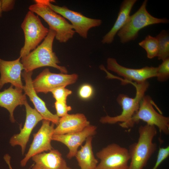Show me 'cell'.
<instances>
[{
	"label": "cell",
	"mask_w": 169,
	"mask_h": 169,
	"mask_svg": "<svg viewBox=\"0 0 169 169\" xmlns=\"http://www.w3.org/2000/svg\"><path fill=\"white\" fill-rule=\"evenodd\" d=\"M55 35L54 31L49 29L48 33L42 43L27 55L21 58L24 71H33L38 68L49 66L57 69L61 73L67 74L66 68L58 64L60 62L53 51Z\"/></svg>",
	"instance_id": "1"
},
{
	"label": "cell",
	"mask_w": 169,
	"mask_h": 169,
	"mask_svg": "<svg viewBox=\"0 0 169 169\" xmlns=\"http://www.w3.org/2000/svg\"><path fill=\"white\" fill-rule=\"evenodd\" d=\"M130 83L136 88V93L134 97H130L124 94H119L116 100L121 107L122 111L121 114L115 116L106 115L102 117L100 120V123L103 124H113L120 122L119 125L123 128H129L133 127L132 118L138 111L140 101L145 95L149 84L147 81L141 83L132 82L128 83Z\"/></svg>",
	"instance_id": "2"
},
{
	"label": "cell",
	"mask_w": 169,
	"mask_h": 169,
	"mask_svg": "<svg viewBox=\"0 0 169 169\" xmlns=\"http://www.w3.org/2000/svg\"><path fill=\"white\" fill-rule=\"evenodd\" d=\"M137 141L130 145L128 150L131 162L128 169H143L157 149L153 140L157 134L156 126L146 124L139 128Z\"/></svg>",
	"instance_id": "3"
},
{
	"label": "cell",
	"mask_w": 169,
	"mask_h": 169,
	"mask_svg": "<svg viewBox=\"0 0 169 169\" xmlns=\"http://www.w3.org/2000/svg\"><path fill=\"white\" fill-rule=\"evenodd\" d=\"M52 0H35L29 7V11L41 17L56 33L55 38L60 43H66L72 38L75 32L73 27L63 16L53 11L49 3Z\"/></svg>",
	"instance_id": "4"
},
{
	"label": "cell",
	"mask_w": 169,
	"mask_h": 169,
	"mask_svg": "<svg viewBox=\"0 0 169 169\" xmlns=\"http://www.w3.org/2000/svg\"><path fill=\"white\" fill-rule=\"evenodd\" d=\"M148 1L144 0L139 8L130 16L126 23L117 33L120 42L125 43L136 39L139 31L148 26L160 23H166L169 20L152 16L146 10Z\"/></svg>",
	"instance_id": "5"
},
{
	"label": "cell",
	"mask_w": 169,
	"mask_h": 169,
	"mask_svg": "<svg viewBox=\"0 0 169 169\" xmlns=\"http://www.w3.org/2000/svg\"><path fill=\"white\" fill-rule=\"evenodd\" d=\"M24 35V44L20 52L21 58L35 49L46 37L49 29L43 24L38 15L29 11L21 24Z\"/></svg>",
	"instance_id": "6"
},
{
	"label": "cell",
	"mask_w": 169,
	"mask_h": 169,
	"mask_svg": "<svg viewBox=\"0 0 169 169\" xmlns=\"http://www.w3.org/2000/svg\"><path fill=\"white\" fill-rule=\"evenodd\" d=\"M154 106L157 107L151 97L145 95L140 101L138 111L132 118V123L134 125L140 120H142L147 124L157 127L160 133L167 135L169 133V118L157 112Z\"/></svg>",
	"instance_id": "7"
},
{
	"label": "cell",
	"mask_w": 169,
	"mask_h": 169,
	"mask_svg": "<svg viewBox=\"0 0 169 169\" xmlns=\"http://www.w3.org/2000/svg\"><path fill=\"white\" fill-rule=\"evenodd\" d=\"M100 160L96 169H128L130 160L128 150L113 143L103 148L96 153Z\"/></svg>",
	"instance_id": "8"
},
{
	"label": "cell",
	"mask_w": 169,
	"mask_h": 169,
	"mask_svg": "<svg viewBox=\"0 0 169 169\" xmlns=\"http://www.w3.org/2000/svg\"><path fill=\"white\" fill-rule=\"evenodd\" d=\"M78 76L76 74H68L51 72L48 68L44 69L33 80L32 83L37 93L47 94L56 87L64 86L75 83Z\"/></svg>",
	"instance_id": "9"
},
{
	"label": "cell",
	"mask_w": 169,
	"mask_h": 169,
	"mask_svg": "<svg viewBox=\"0 0 169 169\" xmlns=\"http://www.w3.org/2000/svg\"><path fill=\"white\" fill-rule=\"evenodd\" d=\"M55 1L49 3L50 8L55 12L69 21L74 30L81 37L86 38L89 30L91 28L98 27L101 24L100 19L87 17L81 13L72 10L66 6H59L53 4Z\"/></svg>",
	"instance_id": "10"
},
{
	"label": "cell",
	"mask_w": 169,
	"mask_h": 169,
	"mask_svg": "<svg viewBox=\"0 0 169 169\" xmlns=\"http://www.w3.org/2000/svg\"><path fill=\"white\" fill-rule=\"evenodd\" d=\"M107 69L123 77L120 80L122 84H127L130 82L141 83L149 78L156 77L157 67L145 66L141 69L126 68L119 64L116 59L109 58L107 60Z\"/></svg>",
	"instance_id": "11"
},
{
	"label": "cell",
	"mask_w": 169,
	"mask_h": 169,
	"mask_svg": "<svg viewBox=\"0 0 169 169\" xmlns=\"http://www.w3.org/2000/svg\"><path fill=\"white\" fill-rule=\"evenodd\" d=\"M50 122L45 120H42L40 128L33 134V140L27 153L20 161L21 166H25L33 156L53 149L51 141L54 133V124L52 123L51 124Z\"/></svg>",
	"instance_id": "12"
},
{
	"label": "cell",
	"mask_w": 169,
	"mask_h": 169,
	"mask_svg": "<svg viewBox=\"0 0 169 169\" xmlns=\"http://www.w3.org/2000/svg\"><path fill=\"white\" fill-rule=\"evenodd\" d=\"M26 112V117L23 127L20 129L19 133L13 135L10 138L9 143L12 146L19 145L21 149L22 155L26 148L32 132L37 124L44 120L42 115L28 104L27 100L24 105Z\"/></svg>",
	"instance_id": "13"
},
{
	"label": "cell",
	"mask_w": 169,
	"mask_h": 169,
	"mask_svg": "<svg viewBox=\"0 0 169 169\" xmlns=\"http://www.w3.org/2000/svg\"><path fill=\"white\" fill-rule=\"evenodd\" d=\"M96 126L90 124L79 132L63 135L54 134L52 139L61 142L68 147L69 152L67 157L70 159L75 156L79 147L86 138L96 133Z\"/></svg>",
	"instance_id": "14"
},
{
	"label": "cell",
	"mask_w": 169,
	"mask_h": 169,
	"mask_svg": "<svg viewBox=\"0 0 169 169\" xmlns=\"http://www.w3.org/2000/svg\"><path fill=\"white\" fill-rule=\"evenodd\" d=\"M33 71H24L22 76L25 82L23 90L33 104L35 109L42 115L44 120H49L57 125L59 118L56 114L52 113L47 108L45 102L37 95L33 85L32 76Z\"/></svg>",
	"instance_id": "15"
},
{
	"label": "cell",
	"mask_w": 169,
	"mask_h": 169,
	"mask_svg": "<svg viewBox=\"0 0 169 169\" xmlns=\"http://www.w3.org/2000/svg\"><path fill=\"white\" fill-rule=\"evenodd\" d=\"M21 58L13 61H6L0 58V90L6 84L10 83L15 88L23 90L21 80L24 69Z\"/></svg>",
	"instance_id": "16"
},
{
	"label": "cell",
	"mask_w": 169,
	"mask_h": 169,
	"mask_svg": "<svg viewBox=\"0 0 169 169\" xmlns=\"http://www.w3.org/2000/svg\"><path fill=\"white\" fill-rule=\"evenodd\" d=\"M89 125L90 122L83 114H68L59 118V123L54 128V134L63 135L79 132Z\"/></svg>",
	"instance_id": "17"
},
{
	"label": "cell",
	"mask_w": 169,
	"mask_h": 169,
	"mask_svg": "<svg viewBox=\"0 0 169 169\" xmlns=\"http://www.w3.org/2000/svg\"><path fill=\"white\" fill-rule=\"evenodd\" d=\"M33 164L31 169H66L65 160L58 150L52 149L48 153L43 152L32 157Z\"/></svg>",
	"instance_id": "18"
},
{
	"label": "cell",
	"mask_w": 169,
	"mask_h": 169,
	"mask_svg": "<svg viewBox=\"0 0 169 169\" xmlns=\"http://www.w3.org/2000/svg\"><path fill=\"white\" fill-rule=\"evenodd\" d=\"M13 86L11 85L8 88L0 92V106L8 111L12 123L15 121L13 115L15 109L18 105H24L27 100L26 95L23 93V90Z\"/></svg>",
	"instance_id": "19"
},
{
	"label": "cell",
	"mask_w": 169,
	"mask_h": 169,
	"mask_svg": "<svg viewBox=\"0 0 169 169\" xmlns=\"http://www.w3.org/2000/svg\"><path fill=\"white\" fill-rule=\"evenodd\" d=\"M136 0H124L120 6L117 18L113 26L103 38L101 42L103 44H110L119 31L127 22L131 9Z\"/></svg>",
	"instance_id": "20"
},
{
	"label": "cell",
	"mask_w": 169,
	"mask_h": 169,
	"mask_svg": "<svg viewBox=\"0 0 169 169\" xmlns=\"http://www.w3.org/2000/svg\"><path fill=\"white\" fill-rule=\"evenodd\" d=\"M93 136L88 137L84 146L75 156L80 169H96L98 161L95 157L92 150Z\"/></svg>",
	"instance_id": "21"
},
{
	"label": "cell",
	"mask_w": 169,
	"mask_h": 169,
	"mask_svg": "<svg viewBox=\"0 0 169 169\" xmlns=\"http://www.w3.org/2000/svg\"><path fill=\"white\" fill-rule=\"evenodd\" d=\"M158 43V59L163 60L169 58V35L168 32L162 30L156 37Z\"/></svg>",
	"instance_id": "22"
},
{
	"label": "cell",
	"mask_w": 169,
	"mask_h": 169,
	"mask_svg": "<svg viewBox=\"0 0 169 169\" xmlns=\"http://www.w3.org/2000/svg\"><path fill=\"white\" fill-rule=\"evenodd\" d=\"M139 44L145 50L147 57L149 59H152L157 57L159 53V45L156 37L148 35L144 40L140 42Z\"/></svg>",
	"instance_id": "23"
},
{
	"label": "cell",
	"mask_w": 169,
	"mask_h": 169,
	"mask_svg": "<svg viewBox=\"0 0 169 169\" xmlns=\"http://www.w3.org/2000/svg\"><path fill=\"white\" fill-rule=\"evenodd\" d=\"M162 61L157 67L156 77L157 80L160 82H165L169 78V58Z\"/></svg>",
	"instance_id": "24"
},
{
	"label": "cell",
	"mask_w": 169,
	"mask_h": 169,
	"mask_svg": "<svg viewBox=\"0 0 169 169\" xmlns=\"http://www.w3.org/2000/svg\"><path fill=\"white\" fill-rule=\"evenodd\" d=\"M50 92L52 93L56 101L66 102L68 96L72 94V91L64 86H60L55 88Z\"/></svg>",
	"instance_id": "25"
},
{
	"label": "cell",
	"mask_w": 169,
	"mask_h": 169,
	"mask_svg": "<svg viewBox=\"0 0 169 169\" xmlns=\"http://www.w3.org/2000/svg\"><path fill=\"white\" fill-rule=\"evenodd\" d=\"M56 115L59 117H62L68 114V112L72 110L70 106L68 105L66 102L56 101L54 103Z\"/></svg>",
	"instance_id": "26"
},
{
	"label": "cell",
	"mask_w": 169,
	"mask_h": 169,
	"mask_svg": "<svg viewBox=\"0 0 169 169\" xmlns=\"http://www.w3.org/2000/svg\"><path fill=\"white\" fill-rule=\"evenodd\" d=\"M169 156V146L165 147H160L156 163L151 169H157L161 163L166 159Z\"/></svg>",
	"instance_id": "27"
},
{
	"label": "cell",
	"mask_w": 169,
	"mask_h": 169,
	"mask_svg": "<svg viewBox=\"0 0 169 169\" xmlns=\"http://www.w3.org/2000/svg\"><path fill=\"white\" fill-rule=\"evenodd\" d=\"M93 93V89L92 87L88 84H85L82 85L79 91V96L83 99L89 98L92 95Z\"/></svg>",
	"instance_id": "28"
},
{
	"label": "cell",
	"mask_w": 169,
	"mask_h": 169,
	"mask_svg": "<svg viewBox=\"0 0 169 169\" xmlns=\"http://www.w3.org/2000/svg\"><path fill=\"white\" fill-rule=\"evenodd\" d=\"M15 1L1 0V7L3 12H6L12 10L14 8Z\"/></svg>",
	"instance_id": "29"
},
{
	"label": "cell",
	"mask_w": 169,
	"mask_h": 169,
	"mask_svg": "<svg viewBox=\"0 0 169 169\" xmlns=\"http://www.w3.org/2000/svg\"><path fill=\"white\" fill-rule=\"evenodd\" d=\"M11 158V157L10 156L7 154L4 155L3 157V158L8 166L9 168L10 169H13L10 164ZM31 167L28 169H30Z\"/></svg>",
	"instance_id": "30"
},
{
	"label": "cell",
	"mask_w": 169,
	"mask_h": 169,
	"mask_svg": "<svg viewBox=\"0 0 169 169\" xmlns=\"http://www.w3.org/2000/svg\"><path fill=\"white\" fill-rule=\"evenodd\" d=\"M2 11L1 8V0H0V17H1L2 16Z\"/></svg>",
	"instance_id": "31"
},
{
	"label": "cell",
	"mask_w": 169,
	"mask_h": 169,
	"mask_svg": "<svg viewBox=\"0 0 169 169\" xmlns=\"http://www.w3.org/2000/svg\"><path fill=\"white\" fill-rule=\"evenodd\" d=\"M66 169H74L71 168L67 166L66 168Z\"/></svg>",
	"instance_id": "32"
}]
</instances>
